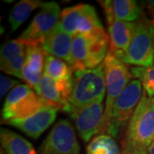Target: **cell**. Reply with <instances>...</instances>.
<instances>
[{
  "mask_svg": "<svg viewBox=\"0 0 154 154\" xmlns=\"http://www.w3.org/2000/svg\"><path fill=\"white\" fill-rule=\"evenodd\" d=\"M105 88L104 63L95 69L73 72L71 94L66 112L71 115L94 102L103 101Z\"/></svg>",
  "mask_w": 154,
  "mask_h": 154,
  "instance_id": "obj_2",
  "label": "cell"
},
{
  "mask_svg": "<svg viewBox=\"0 0 154 154\" xmlns=\"http://www.w3.org/2000/svg\"><path fill=\"white\" fill-rule=\"evenodd\" d=\"M132 76L139 79L142 84L144 94L148 97H154V65L152 67L134 66L130 69Z\"/></svg>",
  "mask_w": 154,
  "mask_h": 154,
  "instance_id": "obj_22",
  "label": "cell"
},
{
  "mask_svg": "<svg viewBox=\"0 0 154 154\" xmlns=\"http://www.w3.org/2000/svg\"><path fill=\"white\" fill-rule=\"evenodd\" d=\"M141 5L143 6L144 10H146L150 17V20L154 22V0H148L141 2Z\"/></svg>",
  "mask_w": 154,
  "mask_h": 154,
  "instance_id": "obj_26",
  "label": "cell"
},
{
  "mask_svg": "<svg viewBox=\"0 0 154 154\" xmlns=\"http://www.w3.org/2000/svg\"><path fill=\"white\" fill-rule=\"evenodd\" d=\"M38 154H80V145L70 122L61 119L38 148Z\"/></svg>",
  "mask_w": 154,
  "mask_h": 154,
  "instance_id": "obj_8",
  "label": "cell"
},
{
  "mask_svg": "<svg viewBox=\"0 0 154 154\" xmlns=\"http://www.w3.org/2000/svg\"><path fill=\"white\" fill-rule=\"evenodd\" d=\"M44 74L57 82L71 81L73 70L65 61L46 53Z\"/></svg>",
  "mask_w": 154,
  "mask_h": 154,
  "instance_id": "obj_19",
  "label": "cell"
},
{
  "mask_svg": "<svg viewBox=\"0 0 154 154\" xmlns=\"http://www.w3.org/2000/svg\"><path fill=\"white\" fill-rule=\"evenodd\" d=\"M104 115L103 101L94 102L70 115L75 122L77 131L84 142H88L94 135L100 133Z\"/></svg>",
  "mask_w": 154,
  "mask_h": 154,
  "instance_id": "obj_10",
  "label": "cell"
},
{
  "mask_svg": "<svg viewBox=\"0 0 154 154\" xmlns=\"http://www.w3.org/2000/svg\"><path fill=\"white\" fill-rule=\"evenodd\" d=\"M71 81L57 82L43 74L34 91L41 105L52 106L58 110L67 111L71 94Z\"/></svg>",
  "mask_w": 154,
  "mask_h": 154,
  "instance_id": "obj_9",
  "label": "cell"
},
{
  "mask_svg": "<svg viewBox=\"0 0 154 154\" xmlns=\"http://www.w3.org/2000/svg\"><path fill=\"white\" fill-rule=\"evenodd\" d=\"M136 27L128 49L121 61L126 64L138 67L154 65L153 24L142 10V13L135 22Z\"/></svg>",
  "mask_w": 154,
  "mask_h": 154,
  "instance_id": "obj_3",
  "label": "cell"
},
{
  "mask_svg": "<svg viewBox=\"0 0 154 154\" xmlns=\"http://www.w3.org/2000/svg\"><path fill=\"white\" fill-rule=\"evenodd\" d=\"M105 31L94 6L85 5L83 11L76 22L77 34L93 36Z\"/></svg>",
  "mask_w": 154,
  "mask_h": 154,
  "instance_id": "obj_17",
  "label": "cell"
},
{
  "mask_svg": "<svg viewBox=\"0 0 154 154\" xmlns=\"http://www.w3.org/2000/svg\"><path fill=\"white\" fill-rule=\"evenodd\" d=\"M57 109L52 106L41 105L39 110L26 119L11 122L10 125L16 127L33 139H38L49 128L57 117Z\"/></svg>",
  "mask_w": 154,
  "mask_h": 154,
  "instance_id": "obj_11",
  "label": "cell"
},
{
  "mask_svg": "<svg viewBox=\"0 0 154 154\" xmlns=\"http://www.w3.org/2000/svg\"><path fill=\"white\" fill-rule=\"evenodd\" d=\"M147 152H148V154H154V141L150 146V147L147 150Z\"/></svg>",
  "mask_w": 154,
  "mask_h": 154,
  "instance_id": "obj_28",
  "label": "cell"
},
{
  "mask_svg": "<svg viewBox=\"0 0 154 154\" xmlns=\"http://www.w3.org/2000/svg\"><path fill=\"white\" fill-rule=\"evenodd\" d=\"M154 141V97L143 93L127 127L122 154L136 150L147 151Z\"/></svg>",
  "mask_w": 154,
  "mask_h": 154,
  "instance_id": "obj_1",
  "label": "cell"
},
{
  "mask_svg": "<svg viewBox=\"0 0 154 154\" xmlns=\"http://www.w3.org/2000/svg\"><path fill=\"white\" fill-rule=\"evenodd\" d=\"M41 107L36 93L27 84H19L6 97L2 110V123L26 119Z\"/></svg>",
  "mask_w": 154,
  "mask_h": 154,
  "instance_id": "obj_6",
  "label": "cell"
},
{
  "mask_svg": "<svg viewBox=\"0 0 154 154\" xmlns=\"http://www.w3.org/2000/svg\"><path fill=\"white\" fill-rule=\"evenodd\" d=\"M0 97L1 99H3V97L5 95L11 88H15L16 86L19 85V82L16 81L14 79H11L9 77L1 75H0Z\"/></svg>",
  "mask_w": 154,
  "mask_h": 154,
  "instance_id": "obj_25",
  "label": "cell"
},
{
  "mask_svg": "<svg viewBox=\"0 0 154 154\" xmlns=\"http://www.w3.org/2000/svg\"><path fill=\"white\" fill-rule=\"evenodd\" d=\"M27 45L23 43L19 38L13 39L3 45L0 52V64L5 63L17 56L26 53Z\"/></svg>",
  "mask_w": 154,
  "mask_h": 154,
  "instance_id": "obj_23",
  "label": "cell"
},
{
  "mask_svg": "<svg viewBox=\"0 0 154 154\" xmlns=\"http://www.w3.org/2000/svg\"><path fill=\"white\" fill-rule=\"evenodd\" d=\"M123 154H148V152L145 151V150H136V151H133L130 152H127V153Z\"/></svg>",
  "mask_w": 154,
  "mask_h": 154,
  "instance_id": "obj_27",
  "label": "cell"
},
{
  "mask_svg": "<svg viewBox=\"0 0 154 154\" xmlns=\"http://www.w3.org/2000/svg\"><path fill=\"white\" fill-rule=\"evenodd\" d=\"M0 142L6 154H38L28 140L7 128H1Z\"/></svg>",
  "mask_w": 154,
  "mask_h": 154,
  "instance_id": "obj_16",
  "label": "cell"
},
{
  "mask_svg": "<svg viewBox=\"0 0 154 154\" xmlns=\"http://www.w3.org/2000/svg\"><path fill=\"white\" fill-rule=\"evenodd\" d=\"M108 30L110 38V51L121 60L125 55L134 34L135 22L109 20Z\"/></svg>",
  "mask_w": 154,
  "mask_h": 154,
  "instance_id": "obj_12",
  "label": "cell"
},
{
  "mask_svg": "<svg viewBox=\"0 0 154 154\" xmlns=\"http://www.w3.org/2000/svg\"><path fill=\"white\" fill-rule=\"evenodd\" d=\"M105 11L107 21L118 20L136 22L142 13V9L134 0H105L99 1Z\"/></svg>",
  "mask_w": 154,
  "mask_h": 154,
  "instance_id": "obj_15",
  "label": "cell"
},
{
  "mask_svg": "<svg viewBox=\"0 0 154 154\" xmlns=\"http://www.w3.org/2000/svg\"><path fill=\"white\" fill-rule=\"evenodd\" d=\"M142 84L139 80H132L128 83L114 103L103 134H108L115 139L128 127L142 98Z\"/></svg>",
  "mask_w": 154,
  "mask_h": 154,
  "instance_id": "obj_4",
  "label": "cell"
},
{
  "mask_svg": "<svg viewBox=\"0 0 154 154\" xmlns=\"http://www.w3.org/2000/svg\"><path fill=\"white\" fill-rule=\"evenodd\" d=\"M25 56L26 53L17 56L11 60L7 61L5 63H2L0 66L1 70L5 72L6 74L22 79V72L25 63Z\"/></svg>",
  "mask_w": 154,
  "mask_h": 154,
  "instance_id": "obj_24",
  "label": "cell"
},
{
  "mask_svg": "<svg viewBox=\"0 0 154 154\" xmlns=\"http://www.w3.org/2000/svg\"><path fill=\"white\" fill-rule=\"evenodd\" d=\"M87 154H122V151L114 138L99 134L88 146Z\"/></svg>",
  "mask_w": 154,
  "mask_h": 154,
  "instance_id": "obj_20",
  "label": "cell"
},
{
  "mask_svg": "<svg viewBox=\"0 0 154 154\" xmlns=\"http://www.w3.org/2000/svg\"><path fill=\"white\" fill-rule=\"evenodd\" d=\"M60 17V6L57 3H44L30 25L18 38L27 45H41L45 38L58 26Z\"/></svg>",
  "mask_w": 154,
  "mask_h": 154,
  "instance_id": "obj_7",
  "label": "cell"
},
{
  "mask_svg": "<svg viewBox=\"0 0 154 154\" xmlns=\"http://www.w3.org/2000/svg\"><path fill=\"white\" fill-rule=\"evenodd\" d=\"M39 0H22L13 7L10 13L9 22L11 31H16L28 19L35 9L43 5Z\"/></svg>",
  "mask_w": 154,
  "mask_h": 154,
  "instance_id": "obj_18",
  "label": "cell"
},
{
  "mask_svg": "<svg viewBox=\"0 0 154 154\" xmlns=\"http://www.w3.org/2000/svg\"><path fill=\"white\" fill-rule=\"evenodd\" d=\"M45 57L46 52L42 45H30L27 46L22 79L31 88L34 89L42 78Z\"/></svg>",
  "mask_w": 154,
  "mask_h": 154,
  "instance_id": "obj_13",
  "label": "cell"
},
{
  "mask_svg": "<svg viewBox=\"0 0 154 154\" xmlns=\"http://www.w3.org/2000/svg\"><path fill=\"white\" fill-rule=\"evenodd\" d=\"M106 85V102L105 115L100 134H103L110 118L112 107L116 99L130 82L132 74L125 63L117 58L110 51L104 61Z\"/></svg>",
  "mask_w": 154,
  "mask_h": 154,
  "instance_id": "obj_5",
  "label": "cell"
},
{
  "mask_svg": "<svg viewBox=\"0 0 154 154\" xmlns=\"http://www.w3.org/2000/svg\"><path fill=\"white\" fill-rule=\"evenodd\" d=\"M152 24H153V33H154V22H152Z\"/></svg>",
  "mask_w": 154,
  "mask_h": 154,
  "instance_id": "obj_29",
  "label": "cell"
},
{
  "mask_svg": "<svg viewBox=\"0 0 154 154\" xmlns=\"http://www.w3.org/2000/svg\"><path fill=\"white\" fill-rule=\"evenodd\" d=\"M73 38L74 36L66 33L57 26L45 38L41 45L47 54L65 61L71 67Z\"/></svg>",
  "mask_w": 154,
  "mask_h": 154,
  "instance_id": "obj_14",
  "label": "cell"
},
{
  "mask_svg": "<svg viewBox=\"0 0 154 154\" xmlns=\"http://www.w3.org/2000/svg\"><path fill=\"white\" fill-rule=\"evenodd\" d=\"M85 4H78L63 9L61 12L59 28L72 36L76 35V22L80 15L83 11Z\"/></svg>",
  "mask_w": 154,
  "mask_h": 154,
  "instance_id": "obj_21",
  "label": "cell"
}]
</instances>
